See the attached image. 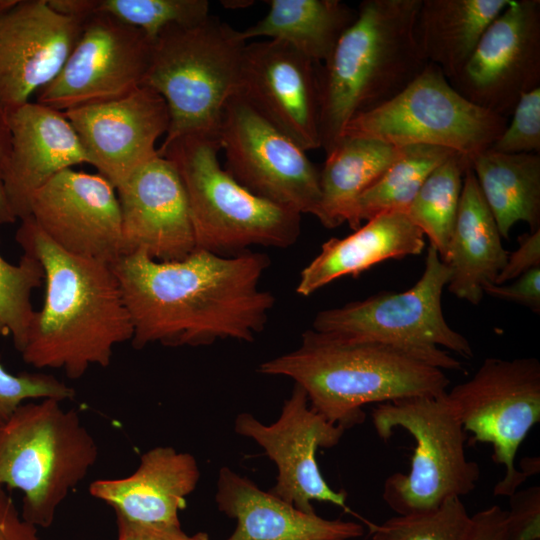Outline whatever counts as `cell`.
<instances>
[{
    "label": "cell",
    "mask_w": 540,
    "mask_h": 540,
    "mask_svg": "<svg viewBox=\"0 0 540 540\" xmlns=\"http://www.w3.org/2000/svg\"><path fill=\"white\" fill-rule=\"evenodd\" d=\"M63 113L77 133L89 164L115 188L158 155L156 142L169 127L165 100L145 85L120 98Z\"/></svg>",
    "instance_id": "18"
},
{
    "label": "cell",
    "mask_w": 540,
    "mask_h": 540,
    "mask_svg": "<svg viewBox=\"0 0 540 540\" xmlns=\"http://www.w3.org/2000/svg\"><path fill=\"white\" fill-rule=\"evenodd\" d=\"M446 393L373 409V426L381 439L400 428L415 441L409 472H395L383 485L382 498L398 515L434 510L450 498L468 495L479 481V465L466 456L467 432Z\"/></svg>",
    "instance_id": "9"
},
{
    "label": "cell",
    "mask_w": 540,
    "mask_h": 540,
    "mask_svg": "<svg viewBox=\"0 0 540 540\" xmlns=\"http://www.w3.org/2000/svg\"><path fill=\"white\" fill-rule=\"evenodd\" d=\"M470 158L455 152L425 179L405 214L428 237L440 258L445 255L459 207Z\"/></svg>",
    "instance_id": "31"
},
{
    "label": "cell",
    "mask_w": 540,
    "mask_h": 540,
    "mask_svg": "<svg viewBox=\"0 0 540 540\" xmlns=\"http://www.w3.org/2000/svg\"><path fill=\"white\" fill-rule=\"evenodd\" d=\"M225 170L253 194L281 207L317 216L320 170L292 139L233 95L219 130Z\"/></svg>",
    "instance_id": "12"
},
{
    "label": "cell",
    "mask_w": 540,
    "mask_h": 540,
    "mask_svg": "<svg viewBox=\"0 0 540 540\" xmlns=\"http://www.w3.org/2000/svg\"><path fill=\"white\" fill-rule=\"evenodd\" d=\"M457 151L429 145L403 147L399 158L357 199L348 225L392 212L405 213L428 175Z\"/></svg>",
    "instance_id": "30"
},
{
    "label": "cell",
    "mask_w": 540,
    "mask_h": 540,
    "mask_svg": "<svg viewBox=\"0 0 540 540\" xmlns=\"http://www.w3.org/2000/svg\"><path fill=\"white\" fill-rule=\"evenodd\" d=\"M540 266V228L519 237V246L508 253L507 261L494 284L514 280L528 270Z\"/></svg>",
    "instance_id": "39"
},
{
    "label": "cell",
    "mask_w": 540,
    "mask_h": 540,
    "mask_svg": "<svg viewBox=\"0 0 540 540\" xmlns=\"http://www.w3.org/2000/svg\"><path fill=\"white\" fill-rule=\"evenodd\" d=\"M258 371L292 379L317 413L345 430L364 421L366 404L439 396L450 384L444 370L398 349L313 329L295 350L261 363Z\"/></svg>",
    "instance_id": "3"
},
{
    "label": "cell",
    "mask_w": 540,
    "mask_h": 540,
    "mask_svg": "<svg viewBox=\"0 0 540 540\" xmlns=\"http://www.w3.org/2000/svg\"><path fill=\"white\" fill-rule=\"evenodd\" d=\"M481 193L502 238L518 222L540 224V156L486 150L470 159Z\"/></svg>",
    "instance_id": "29"
},
{
    "label": "cell",
    "mask_w": 540,
    "mask_h": 540,
    "mask_svg": "<svg viewBox=\"0 0 540 540\" xmlns=\"http://www.w3.org/2000/svg\"><path fill=\"white\" fill-rule=\"evenodd\" d=\"M20 221L15 239L40 262L45 282L43 305L20 352L23 360L38 369H62L70 379L91 366L108 367L114 348L133 337L111 265L61 249L31 217Z\"/></svg>",
    "instance_id": "2"
},
{
    "label": "cell",
    "mask_w": 540,
    "mask_h": 540,
    "mask_svg": "<svg viewBox=\"0 0 540 540\" xmlns=\"http://www.w3.org/2000/svg\"><path fill=\"white\" fill-rule=\"evenodd\" d=\"M18 0H0V15L9 11Z\"/></svg>",
    "instance_id": "45"
},
{
    "label": "cell",
    "mask_w": 540,
    "mask_h": 540,
    "mask_svg": "<svg viewBox=\"0 0 540 540\" xmlns=\"http://www.w3.org/2000/svg\"><path fill=\"white\" fill-rule=\"evenodd\" d=\"M11 154V130L8 112L0 104V225L14 223L15 217L4 187V174Z\"/></svg>",
    "instance_id": "43"
},
{
    "label": "cell",
    "mask_w": 540,
    "mask_h": 540,
    "mask_svg": "<svg viewBox=\"0 0 540 540\" xmlns=\"http://www.w3.org/2000/svg\"><path fill=\"white\" fill-rule=\"evenodd\" d=\"M129 312L132 346H202L218 339L253 342L268 321L275 298L260 287L270 265L251 250L219 255L196 249L175 261L142 253L110 264Z\"/></svg>",
    "instance_id": "1"
},
{
    "label": "cell",
    "mask_w": 540,
    "mask_h": 540,
    "mask_svg": "<svg viewBox=\"0 0 540 540\" xmlns=\"http://www.w3.org/2000/svg\"><path fill=\"white\" fill-rule=\"evenodd\" d=\"M319 65L282 41L246 43L234 95L304 151L319 149Z\"/></svg>",
    "instance_id": "16"
},
{
    "label": "cell",
    "mask_w": 540,
    "mask_h": 540,
    "mask_svg": "<svg viewBox=\"0 0 540 540\" xmlns=\"http://www.w3.org/2000/svg\"><path fill=\"white\" fill-rule=\"evenodd\" d=\"M495 219L468 168L453 231L442 261L450 268L447 288L457 298L477 305L485 288L494 284L504 267V249Z\"/></svg>",
    "instance_id": "25"
},
{
    "label": "cell",
    "mask_w": 540,
    "mask_h": 540,
    "mask_svg": "<svg viewBox=\"0 0 540 540\" xmlns=\"http://www.w3.org/2000/svg\"><path fill=\"white\" fill-rule=\"evenodd\" d=\"M267 14L241 31L247 41L268 37L287 43L322 64L342 34L357 17V10L340 0H268Z\"/></svg>",
    "instance_id": "28"
},
{
    "label": "cell",
    "mask_w": 540,
    "mask_h": 540,
    "mask_svg": "<svg viewBox=\"0 0 540 540\" xmlns=\"http://www.w3.org/2000/svg\"><path fill=\"white\" fill-rule=\"evenodd\" d=\"M215 501L236 521L225 540H351L364 533L359 523L301 511L228 467L219 471Z\"/></svg>",
    "instance_id": "23"
},
{
    "label": "cell",
    "mask_w": 540,
    "mask_h": 540,
    "mask_svg": "<svg viewBox=\"0 0 540 540\" xmlns=\"http://www.w3.org/2000/svg\"><path fill=\"white\" fill-rule=\"evenodd\" d=\"M99 455L96 440L74 409L45 398L0 418V487L23 493V518L50 527L62 502Z\"/></svg>",
    "instance_id": "5"
},
{
    "label": "cell",
    "mask_w": 540,
    "mask_h": 540,
    "mask_svg": "<svg viewBox=\"0 0 540 540\" xmlns=\"http://www.w3.org/2000/svg\"><path fill=\"white\" fill-rule=\"evenodd\" d=\"M473 442L489 443L492 459L504 467L494 495L510 496L539 471V458L515 466L517 451L540 422V363L534 357L486 358L474 375L446 393Z\"/></svg>",
    "instance_id": "11"
},
{
    "label": "cell",
    "mask_w": 540,
    "mask_h": 540,
    "mask_svg": "<svg viewBox=\"0 0 540 540\" xmlns=\"http://www.w3.org/2000/svg\"><path fill=\"white\" fill-rule=\"evenodd\" d=\"M234 430L255 441L275 463L276 484L269 490L273 495L304 512H315L313 501L346 507V492L329 486L316 460L317 450L336 446L346 430L317 413L299 385L294 384L277 421L266 425L240 413Z\"/></svg>",
    "instance_id": "14"
},
{
    "label": "cell",
    "mask_w": 540,
    "mask_h": 540,
    "mask_svg": "<svg viewBox=\"0 0 540 540\" xmlns=\"http://www.w3.org/2000/svg\"><path fill=\"white\" fill-rule=\"evenodd\" d=\"M506 511L498 505L471 516L467 540H505Z\"/></svg>",
    "instance_id": "42"
},
{
    "label": "cell",
    "mask_w": 540,
    "mask_h": 540,
    "mask_svg": "<svg viewBox=\"0 0 540 540\" xmlns=\"http://www.w3.org/2000/svg\"><path fill=\"white\" fill-rule=\"evenodd\" d=\"M115 189L122 255L142 253L165 262L183 259L196 250L186 191L169 159L158 154Z\"/></svg>",
    "instance_id": "20"
},
{
    "label": "cell",
    "mask_w": 540,
    "mask_h": 540,
    "mask_svg": "<svg viewBox=\"0 0 540 540\" xmlns=\"http://www.w3.org/2000/svg\"><path fill=\"white\" fill-rule=\"evenodd\" d=\"M218 140L187 135L158 148L186 191L196 249L235 255L252 246L287 248L298 239L301 215L263 199L220 165Z\"/></svg>",
    "instance_id": "7"
},
{
    "label": "cell",
    "mask_w": 540,
    "mask_h": 540,
    "mask_svg": "<svg viewBox=\"0 0 540 540\" xmlns=\"http://www.w3.org/2000/svg\"><path fill=\"white\" fill-rule=\"evenodd\" d=\"M471 525L461 498L446 500L438 508L397 515L379 525H371L372 540H467Z\"/></svg>",
    "instance_id": "34"
},
{
    "label": "cell",
    "mask_w": 540,
    "mask_h": 540,
    "mask_svg": "<svg viewBox=\"0 0 540 540\" xmlns=\"http://www.w3.org/2000/svg\"><path fill=\"white\" fill-rule=\"evenodd\" d=\"M512 119L488 150L506 154L540 152V87L523 94Z\"/></svg>",
    "instance_id": "36"
},
{
    "label": "cell",
    "mask_w": 540,
    "mask_h": 540,
    "mask_svg": "<svg viewBox=\"0 0 540 540\" xmlns=\"http://www.w3.org/2000/svg\"><path fill=\"white\" fill-rule=\"evenodd\" d=\"M485 294L516 302L540 312V266L521 274L510 284H490Z\"/></svg>",
    "instance_id": "38"
},
{
    "label": "cell",
    "mask_w": 540,
    "mask_h": 540,
    "mask_svg": "<svg viewBox=\"0 0 540 540\" xmlns=\"http://www.w3.org/2000/svg\"><path fill=\"white\" fill-rule=\"evenodd\" d=\"M30 217L61 249L108 264L122 255L120 205L100 174L66 169L32 197Z\"/></svg>",
    "instance_id": "17"
},
{
    "label": "cell",
    "mask_w": 540,
    "mask_h": 540,
    "mask_svg": "<svg viewBox=\"0 0 540 540\" xmlns=\"http://www.w3.org/2000/svg\"><path fill=\"white\" fill-rule=\"evenodd\" d=\"M153 46L140 29L94 14L83 22L62 69L37 92L36 102L63 112L125 96L143 85Z\"/></svg>",
    "instance_id": "13"
},
{
    "label": "cell",
    "mask_w": 540,
    "mask_h": 540,
    "mask_svg": "<svg viewBox=\"0 0 540 540\" xmlns=\"http://www.w3.org/2000/svg\"><path fill=\"white\" fill-rule=\"evenodd\" d=\"M450 84L475 105L508 118L540 87V1L511 0Z\"/></svg>",
    "instance_id": "15"
},
{
    "label": "cell",
    "mask_w": 540,
    "mask_h": 540,
    "mask_svg": "<svg viewBox=\"0 0 540 540\" xmlns=\"http://www.w3.org/2000/svg\"><path fill=\"white\" fill-rule=\"evenodd\" d=\"M75 389L53 375L13 374L0 364V418L7 417L27 400L53 398L61 402L75 397Z\"/></svg>",
    "instance_id": "35"
},
{
    "label": "cell",
    "mask_w": 540,
    "mask_h": 540,
    "mask_svg": "<svg viewBox=\"0 0 540 540\" xmlns=\"http://www.w3.org/2000/svg\"><path fill=\"white\" fill-rule=\"evenodd\" d=\"M450 277V268L429 245L424 271L411 288L322 310L315 316L312 329L381 343L444 371L461 370V362L446 350L465 358L474 354L469 341L449 326L443 314L442 294Z\"/></svg>",
    "instance_id": "8"
},
{
    "label": "cell",
    "mask_w": 540,
    "mask_h": 540,
    "mask_svg": "<svg viewBox=\"0 0 540 540\" xmlns=\"http://www.w3.org/2000/svg\"><path fill=\"white\" fill-rule=\"evenodd\" d=\"M209 9L207 0H95V14L136 27L153 42L168 26L201 22Z\"/></svg>",
    "instance_id": "33"
},
{
    "label": "cell",
    "mask_w": 540,
    "mask_h": 540,
    "mask_svg": "<svg viewBox=\"0 0 540 540\" xmlns=\"http://www.w3.org/2000/svg\"><path fill=\"white\" fill-rule=\"evenodd\" d=\"M116 516L117 540H211L205 532L187 534L181 527H164L132 522Z\"/></svg>",
    "instance_id": "40"
},
{
    "label": "cell",
    "mask_w": 540,
    "mask_h": 540,
    "mask_svg": "<svg viewBox=\"0 0 540 540\" xmlns=\"http://www.w3.org/2000/svg\"><path fill=\"white\" fill-rule=\"evenodd\" d=\"M84 21L56 12L48 0H18L0 15V104L7 112L57 76Z\"/></svg>",
    "instance_id": "19"
},
{
    "label": "cell",
    "mask_w": 540,
    "mask_h": 540,
    "mask_svg": "<svg viewBox=\"0 0 540 540\" xmlns=\"http://www.w3.org/2000/svg\"><path fill=\"white\" fill-rule=\"evenodd\" d=\"M0 540H39L38 528L23 518L3 487H0Z\"/></svg>",
    "instance_id": "41"
},
{
    "label": "cell",
    "mask_w": 540,
    "mask_h": 540,
    "mask_svg": "<svg viewBox=\"0 0 540 540\" xmlns=\"http://www.w3.org/2000/svg\"><path fill=\"white\" fill-rule=\"evenodd\" d=\"M11 154L4 187L17 218L30 217L33 195L58 173L89 164L77 133L62 111L28 102L8 112Z\"/></svg>",
    "instance_id": "21"
},
{
    "label": "cell",
    "mask_w": 540,
    "mask_h": 540,
    "mask_svg": "<svg viewBox=\"0 0 540 540\" xmlns=\"http://www.w3.org/2000/svg\"><path fill=\"white\" fill-rule=\"evenodd\" d=\"M246 41L216 16L171 25L154 42L143 85L166 102L169 127L161 145L187 135L219 141L224 107L235 94Z\"/></svg>",
    "instance_id": "6"
},
{
    "label": "cell",
    "mask_w": 540,
    "mask_h": 540,
    "mask_svg": "<svg viewBox=\"0 0 540 540\" xmlns=\"http://www.w3.org/2000/svg\"><path fill=\"white\" fill-rule=\"evenodd\" d=\"M44 281L40 262L24 253L18 264L0 254V336H11L21 352L35 313L31 295Z\"/></svg>",
    "instance_id": "32"
},
{
    "label": "cell",
    "mask_w": 540,
    "mask_h": 540,
    "mask_svg": "<svg viewBox=\"0 0 540 540\" xmlns=\"http://www.w3.org/2000/svg\"><path fill=\"white\" fill-rule=\"evenodd\" d=\"M505 540H540V487L516 490L509 496Z\"/></svg>",
    "instance_id": "37"
},
{
    "label": "cell",
    "mask_w": 540,
    "mask_h": 540,
    "mask_svg": "<svg viewBox=\"0 0 540 540\" xmlns=\"http://www.w3.org/2000/svg\"><path fill=\"white\" fill-rule=\"evenodd\" d=\"M424 237L405 213L378 215L347 237L323 243L302 269L296 292L307 297L340 277L358 276L385 260L419 255L425 248Z\"/></svg>",
    "instance_id": "24"
},
{
    "label": "cell",
    "mask_w": 540,
    "mask_h": 540,
    "mask_svg": "<svg viewBox=\"0 0 540 540\" xmlns=\"http://www.w3.org/2000/svg\"><path fill=\"white\" fill-rule=\"evenodd\" d=\"M56 12L77 19L85 20L95 14V0H48Z\"/></svg>",
    "instance_id": "44"
},
{
    "label": "cell",
    "mask_w": 540,
    "mask_h": 540,
    "mask_svg": "<svg viewBox=\"0 0 540 540\" xmlns=\"http://www.w3.org/2000/svg\"><path fill=\"white\" fill-rule=\"evenodd\" d=\"M421 0H363L357 17L319 65L321 148L347 124L399 94L426 67L415 37Z\"/></svg>",
    "instance_id": "4"
},
{
    "label": "cell",
    "mask_w": 540,
    "mask_h": 540,
    "mask_svg": "<svg viewBox=\"0 0 540 540\" xmlns=\"http://www.w3.org/2000/svg\"><path fill=\"white\" fill-rule=\"evenodd\" d=\"M507 123L508 118L463 97L439 67L428 63L395 97L354 117L343 136L372 138L396 147H443L471 159L489 149Z\"/></svg>",
    "instance_id": "10"
},
{
    "label": "cell",
    "mask_w": 540,
    "mask_h": 540,
    "mask_svg": "<svg viewBox=\"0 0 540 540\" xmlns=\"http://www.w3.org/2000/svg\"><path fill=\"white\" fill-rule=\"evenodd\" d=\"M200 471L195 457L170 446L154 447L140 457L129 476L98 479L89 486L92 497L103 501L125 519L149 525L181 527L179 511L196 488Z\"/></svg>",
    "instance_id": "22"
},
{
    "label": "cell",
    "mask_w": 540,
    "mask_h": 540,
    "mask_svg": "<svg viewBox=\"0 0 540 540\" xmlns=\"http://www.w3.org/2000/svg\"><path fill=\"white\" fill-rule=\"evenodd\" d=\"M402 150L372 138L343 136L326 154L320 170L321 199L316 216L320 223L332 229L348 222L357 199Z\"/></svg>",
    "instance_id": "27"
},
{
    "label": "cell",
    "mask_w": 540,
    "mask_h": 540,
    "mask_svg": "<svg viewBox=\"0 0 540 540\" xmlns=\"http://www.w3.org/2000/svg\"><path fill=\"white\" fill-rule=\"evenodd\" d=\"M511 0H421L415 37L428 63L451 81L465 66L490 23Z\"/></svg>",
    "instance_id": "26"
}]
</instances>
